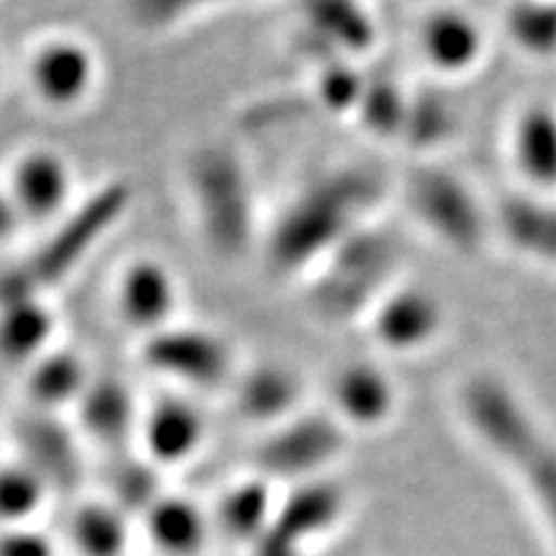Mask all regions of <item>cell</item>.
<instances>
[{"mask_svg": "<svg viewBox=\"0 0 556 556\" xmlns=\"http://www.w3.org/2000/svg\"><path fill=\"white\" fill-rule=\"evenodd\" d=\"M495 232L523 258L541 266H556V201L554 197L518 191L500 204Z\"/></svg>", "mask_w": 556, "mask_h": 556, "instance_id": "obj_18", "label": "cell"}, {"mask_svg": "<svg viewBox=\"0 0 556 556\" xmlns=\"http://www.w3.org/2000/svg\"><path fill=\"white\" fill-rule=\"evenodd\" d=\"M45 500V479L26 464L0 467V520L29 518L37 505Z\"/></svg>", "mask_w": 556, "mask_h": 556, "instance_id": "obj_28", "label": "cell"}, {"mask_svg": "<svg viewBox=\"0 0 556 556\" xmlns=\"http://www.w3.org/2000/svg\"><path fill=\"white\" fill-rule=\"evenodd\" d=\"M26 80L39 106L52 111L80 109L101 80V62L86 39L52 34L31 47Z\"/></svg>", "mask_w": 556, "mask_h": 556, "instance_id": "obj_7", "label": "cell"}, {"mask_svg": "<svg viewBox=\"0 0 556 556\" xmlns=\"http://www.w3.org/2000/svg\"><path fill=\"white\" fill-rule=\"evenodd\" d=\"M142 456L160 467L191 462L206 441V417L197 402L180 394H165L142 409L139 420Z\"/></svg>", "mask_w": 556, "mask_h": 556, "instance_id": "obj_13", "label": "cell"}, {"mask_svg": "<svg viewBox=\"0 0 556 556\" xmlns=\"http://www.w3.org/2000/svg\"><path fill=\"white\" fill-rule=\"evenodd\" d=\"M345 428L330 413H299L268 433L261 448L266 477H307L343 448Z\"/></svg>", "mask_w": 556, "mask_h": 556, "instance_id": "obj_12", "label": "cell"}, {"mask_svg": "<svg viewBox=\"0 0 556 556\" xmlns=\"http://www.w3.org/2000/svg\"><path fill=\"white\" fill-rule=\"evenodd\" d=\"M458 413L479 446L507 469H518L548 441L531 407L492 374H475L464 381L458 389Z\"/></svg>", "mask_w": 556, "mask_h": 556, "instance_id": "obj_4", "label": "cell"}, {"mask_svg": "<svg viewBox=\"0 0 556 556\" xmlns=\"http://www.w3.org/2000/svg\"><path fill=\"white\" fill-rule=\"evenodd\" d=\"M374 343L394 356L428 351L446 330V307L433 289L394 283L366 315Z\"/></svg>", "mask_w": 556, "mask_h": 556, "instance_id": "obj_9", "label": "cell"}, {"mask_svg": "<svg viewBox=\"0 0 556 556\" xmlns=\"http://www.w3.org/2000/svg\"><path fill=\"white\" fill-rule=\"evenodd\" d=\"M368 80L358 73L353 62H325L315 83V101L330 114H353L364 99Z\"/></svg>", "mask_w": 556, "mask_h": 556, "instance_id": "obj_26", "label": "cell"}, {"mask_svg": "<svg viewBox=\"0 0 556 556\" xmlns=\"http://www.w3.org/2000/svg\"><path fill=\"white\" fill-rule=\"evenodd\" d=\"M150 528L157 544L168 548H191L204 533V516L197 505L180 497H157L150 505Z\"/></svg>", "mask_w": 556, "mask_h": 556, "instance_id": "obj_25", "label": "cell"}, {"mask_svg": "<svg viewBox=\"0 0 556 556\" xmlns=\"http://www.w3.org/2000/svg\"><path fill=\"white\" fill-rule=\"evenodd\" d=\"M0 556H50V546L37 533H5L0 539Z\"/></svg>", "mask_w": 556, "mask_h": 556, "instance_id": "obj_30", "label": "cell"}, {"mask_svg": "<svg viewBox=\"0 0 556 556\" xmlns=\"http://www.w3.org/2000/svg\"><path fill=\"white\" fill-rule=\"evenodd\" d=\"M458 114L454 103L441 99L438 93L409 99V114L405 124V142H413L409 148L417 150H435L438 144L446 142L456 135Z\"/></svg>", "mask_w": 556, "mask_h": 556, "instance_id": "obj_24", "label": "cell"}, {"mask_svg": "<svg viewBox=\"0 0 556 556\" xmlns=\"http://www.w3.org/2000/svg\"><path fill=\"white\" fill-rule=\"evenodd\" d=\"M180 302H184V289H180L176 270L152 255H139L129 261L116 276V317L144 340L178 323Z\"/></svg>", "mask_w": 556, "mask_h": 556, "instance_id": "obj_10", "label": "cell"}, {"mask_svg": "<svg viewBox=\"0 0 556 556\" xmlns=\"http://www.w3.org/2000/svg\"><path fill=\"white\" fill-rule=\"evenodd\" d=\"M384 197V180L368 168H343L312 180L278 214L266 240V258L276 274H302L328 261L358 235L371 208Z\"/></svg>", "mask_w": 556, "mask_h": 556, "instance_id": "obj_1", "label": "cell"}, {"mask_svg": "<svg viewBox=\"0 0 556 556\" xmlns=\"http://www.w3.org/2000/svg\"><path fill=\"white\" fill-rule=\"evenodd\" d=\"M397 409V381L374 361H345L330 374L328 413L345 430H379L394 420Z\"/></svg>", "mask_w": 556, "mask_h": 556, "instance_id": "obj_11", "label": "cell"}, {"mask_svg": "<svg viewBox=\"0 0 556 556\" xmlns=\"http://www.w3.org/2000/svg\"><path fill=\"white\" fill-rule=\"evenodd\" d=\"M229 389L238 413L255 426L278 428L302 413V381L287 366H250L238 371Z\"/></svg>", "mask_w": 556, "mask_h": 556, "instance_id": "obj_16", "label": "cell"}, {"mask_svg": "<svg viewBox=\"0 0 556 556\" xmlns=\"http://www.w3.org/2000/svg\"><path fill=\"white\" fill-rule=\"evenodd\" d=\"M189 186L208 250L219 258H240L255 222L245 165L227 144H206L189 160Z\"/></svg>", "mask_w": 556, "mask_h": 556, "instance_id": "obj_3", "label": "cell"}, {"mask_svg": "<svg viewBox=\"0 0 556 556\" xmlns=\"http://www.w3.org/2000/svg\"><path fill=\"white\" fill-rule=\"evenodd\" d=\"M90 368L80 353L54 345L26 374V394L37 413L54 415L65 407H78L90 387Z\"/></svg>", "mask_w": 556, "mask_h": 556, "instance_id": "obj_21", "label": "cell"}, {"mask_svg": "<svg viewBox=\"0 0 556 556\" xmlns=\"http://www.w3.org/2000/svg\"><path fill=\"white\" fill-rule=\"evenodd\" d=\"M505 34L531 58L556 54V0H516L505 13Z\"/></svg>", "mask_w": 556, "mask_h": 556, "instance_id": "obj_22", "label": "cell"}, {"mask_svg": "<svg viewBox=\"0 0 556 556\" xmlns=\"http://www.w3.org/2000/svg\"><path fill=\"white\" fill-rule=\"evenodd\" d=\"M409 99L397 83L389 80H368L364 99L358 106V119L364 122L361 127L371 131L379 139H402L409 114Z\"/></svg>", "mask_w": 556, "mask_h": 556, "instance_id": "obj_23", "label": "cell"}, {"mask_svg": "<svg viewBox=\"0 0 556 556\" xmlns=\"http://www.w3.org/2000/svg\"><path fill=\"white\" fill-rule=\"evenodd\" d=\"M299 13L325 50L358 58L377 45V18L364 0H299Z\"/></svg>", "mask_w": 556, "mask_h": 556, "instance_id": "obj_19", "label": "cell"}, {"mask_svg": "<svg viewBox=\"0 0 556 556\" xmlns=\"http://www.w3.org/2000/svg\"><path fill=\"white\" fill-rule=\"evenodd\" d=\"M409 208L443 245L475 255L495 232V214L484 208L475 189L454 173L426 168L407 186Z\"/></svg>", "mask_w": 556, "mask_h": 556, "instance_id": "obj_5", "label": "cell"}, {"mask_svg": "<svg viewBox=\"0 0 556 556\" xmlns=\"http://www.w3.org/2000/svg\"><path fill=\"white\" fill-rule=\"evenodd\" d=\"M58 332V315L47 299L26 296L0 302V358L11 366H26L50 353Z\"/></svg>", "mask_w": 556, "mask_h": 556, "instance_id": "obj_20", "label": "cell"}, {"mask_svg": "<svg viewBox=\"0 0 556 556\" xmlns=\"http://www.w3.org/2000/svg\"><path fill=\"white\" fill-rule=\"evenodd\" d=\"M507 155L520 189L556 197V106L533 101L520 109L507 131Z\"/></svg>", "mask_w": 556, "mask_h": 556, "instance_id": "obj_14", "label": "cell"}, {"mask_svg": "<svg viewBox=\"0 0 556 556\" xmlns=\"http://www.w3.org/2000/svg\"><path fill=\"white\" fill-rule=\"evenodd\" d=\"M142 358L152 374L186 389L232 387L240 371L229 340L201 325L176 323L148 338L142 343Z\"/></svg>", "mask_w": 556, "mask_h": 556, "instance_id": "obj_6", "label": "cell"}, {"mask_svg": "<svg viewBox=\"0 0 556 556\" xmlns=\"http://www.w3.org/2000/svg\"><path fill=\"white\" fill-rule=\"evenodd\" d=\"M417 50L441 78H464L482 65L486 37L479 21L458 9H435L417 29Z\"/></svg>", "mask_w": 556, "mask_h": 556, "instance_id": "obj_15", "label": "cell"}, {"mask_svg": "<svg viewBox=\"0 0 556 556\" xmlns=\"http://www.w3.org/2000/svg\"><path fill=\"white\" fill-rule=\"evenodd\" d=\"M131 208V186L124 180L101 184L78 201L18 266L0 274V302L47 294L90 258L96 245L114 232Z\"/></svg>", "mask_w": 556, "mask_h": 556, "instance_id": "obj_2", "label": "cell"}, {"mask_svg": "<svg viewBox=\"0 0 556 556\" xmlns=\"http://www.w3.org/2000/svg\"><path fill=\"white\" fill-rule=\"evenodd\" d=\"M142 409L144 407H139L124 381L114 377H93L75 413H78L80 435L90 438L99 446L119 448L129 438H137Z\"/></svg>", "mask_w": 556, "mask_h": 556, "instance_id": "obj_17", "label": "cell"}, {"mask_svg": "<svg viewBox=\"0 0 556 556\" xmlns=\"http://www.w3.org/2000/svg\"><path fill=\"white\" fill-rule=\"evenodd\" d=\"M270 513L268 486L258 477L232 486L222 500L219 518L225 520L229 531H253Z\"/></svg>", "mask_w": 556, "mask_h": 556, "instance_id": "obj_29", "label": "cell"}, {"mask_svg": "<svg viewBox=\"0 0 556 556\" xmlns=\"http://www.w3.org/2000/svg\"><path fill=\"white\" fill-rule=\"evenodd\" d=\"M235 0H124L131 24L142 31H165L197 13L212 11Z\"/></svg>", "mask_w": 556, "mask_h": 556, "instance_id": "obj_27", "label": "cell"}, {"mask_svg": "<svg viewBox=\"0 0 556 556\" xmlns=\"http://www.w3.org/2000/svg\"><path fill=\"white\" fill-rule=\"evenodd\" d=\"M3 186L24 227L50 229L78 204L73 165L52 148L21 150L11 160Z\"/></svg>", "mask_w": 556, "mask_h": 556, "instance_id": "obj_8", "label": "cell"}, {"mask_svg": "<svg viewBox=\"0 0 556 556\" xmlns=\"http://www.w3.org/2000/svg\"><path fill=\"white\" fill-rule=\"evenodd\" d=\"M24 229V222H21L16 206L5 191L3 180H0V242H9L16 238V235Z\"/></svg>", "mask_w": 556, "mask_h": 556, "instance_id": "obj_31", "label": "cell"}]
</instances>
